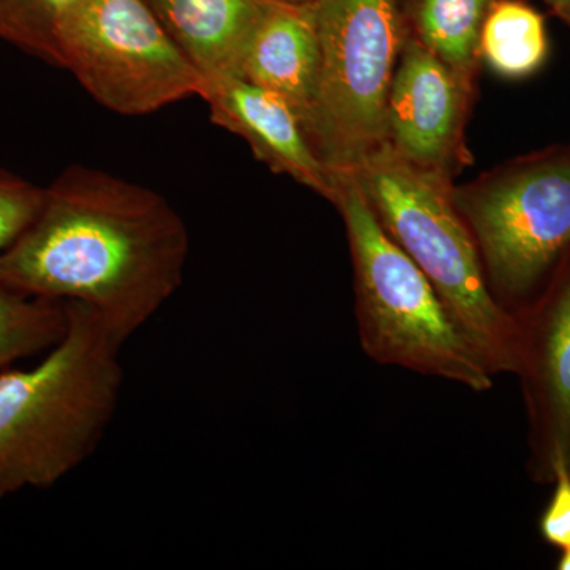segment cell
<instances>
[{
  "label": "cell",
  "instance_id": "2e32d148",
  "mask_svg": "<svg viewBox=\"0 0 570 570\" xmlns=\"http://www.w3.org/2000/svg\"><path fill=\"white\" fill-rule=\"evenodd\" d=\"M85 0H0V39L61 67L67 22Z\"/></svg>",
  "mask_w": 570,
  "mask_h": 570
},
{
  "label": "cell",
  "instance_id": "8992f818",
  "mask_svg": "<svg viewBox=\"0 0 570 570\" xmlns=\"http://www.w3.org/2000/svg\"><path fill=\"white\" fill-rule=\"evenodd\" d=\"M321 85L306 126L318 159L335 174L385 142V108L404 37L401 0H316Z\"/></svg>",
  "mask_w": 570,
  "mask_h": 570
},
{
  "label": "cell",
  "instance_id": "3957f363",
  "mask_svg": "<svg viewBox=\"0 0 570 570\" xmlns=\"http://www.w3.org/2000/svg\"><path fill=\"white\" fill-rule=\"evenodd\" d=\"M390 238L436 288L493 376L519 367V322L491 294L453 179L407 163L382 142L351 171Z\"/></svg>",
  "mask_w": 570,
  "mask_h": 570
},
{
  "label": "cell",
  "instance_id": "44dd1931",
  "mask_svg": "<svg viewBox=\"0 0 570 570\" xmlns=\"http://www.w3.org/2000/svg\"><path fill=\"white\" fill-rule=\"evenodd\" d=\"M281 2L294 3V6H311L316 0H281Z\"/></svg>",
  "mask_w": 570,
  "mask_h": 570
},
{
  "label": "cell",
  "instance_id": "8fae6325",
  "mask_svg": "<svg viewBox=\"0 0 570 570\" xmlns=\"http://www.w3.org/2000/svg\"><path fill=\"white\" fill-rule=\"evenodd\" d=\"M321 67L313 7L269 0L247 41L242 77L287 100L306 132L316 107Z\"/></svg>",
  "mask_w": 570,
  "mask_h": 570
},
{
  "label": "cell",
  "instance_id": "6da1fadb",
  "mask_svg": "<svg viewBox=\"0 0 570 570\" xmlns=\"http://www.w3.org/2000/svg\"><path fill=\"white\" fill-rule=\"evenodd\" d=\"M187 225L167 198L96 170H63L31 224L0 253V283L96 311L129 340L181 287Z\"/></svg>",
  "mask_w": 570,
  "mask_h": 570
},
{
  "label": "cell",
  "instance_id": "e0dca14e",
  "mask_svg": "<svg viewBox=\"0 0 570 570\" xmlns=\"http://www.w3.org/2000/svg\"><path fill=\"white\" fill-rule=\"evenodd\" d=\"M43 200V187L0 168V253L31 224Z\"/></svg>",
  "mask_w": 570,
  "mask_h": 570
},
{
  "label": "cell",
  "instance_id": "ffe728a7",
  "mask_svg": "<svg viewBox=\"0 0 570 570\" xmlns=\"http://www.w3.org/2000/svg\"><path fill=\"white\" fill-rule=\"evenodd\" d=\"M557 569L570 570V549L561 550V557L557 562Z\"/></svg>",
  "mask_w": 570,
  "mask_h": 570
},
{
  "label": "cell",
  "instance_id": "7c38bea8",
  "mask_svg": "<svg viewBox=\"0 0 570 570\" xmlns=\"http://www.w3.org/2000/svg\"><path fill=\"white\" fill-rule=\"evenodd\" d=\"M206 80L242 77L247 41L269 0H146Z\"/></svg>",
  "mask_w": 570,
  "mask_h": 570
},
{
  "label": "cell",
  "instance_id": "ba28073f",
  "mask_svg": "<svg viewBox=\"0 0 570 570\" xmlns=\"http://www.w3.org/2000/svg\"><path fill=\"white\" fill-rule=\"evenodd\" d=\"M515 317V374L527 409L528 471L535 482L551 483L558 461L570 472V247Z\"/></svg>",
  "mask_w": 570,
  "mask_h": 570
},
{
  "label": "cell",
  "instance_id": "5bb4252c",
  "mask_svg": "<svg viewBox=\"0 0 570 570\" xmlns=\"http://www.w3.org/2000/svg\"><path fill=\"white\" fill-rule=\"evenodd\" d=\"M493 0H401L406 31L469 81L478 80L479 37Z\"/></svg>",
  "mask_w": 570,
  "mask_h": 570
},
{
  "label": "cell",
  "instance_id": "7a4b0ae2",
  "mask_svg": "<svg viewBox=\"0 0 570 570\" xmlns=\"http://www.w3.org/2000/svg\"><path fill=\"white\" fill-rule=\"evenodd\" d=\"M66 307V333L39 365L0 371V498L61 482L115 417L127 341L96 311Z\"/></svg>",
  "mask_w": 570,
  "mask_h": 570
},
{
  "label": "cell",
  "instance_id": "d6986e66",
  "mask_svg": "<svg viewBox=\"0 0 570 570\" xmlns=\"http://www.w3.org/2000/svg\"><path fill=\"white\" fill-rule=\"evenodd\" d=\"M543 3L570 29V0H543Z\"/></svg>",
  "mask_w": 570,
  "mask_h": 570
},
{
  "label": "cell",
  "instance_id": "9a60e30c",
  "mask_svg": "<svg viewBox=\"0 0 570 570\" xmlns=\"http://www.w3.org/2000/svg\"><path fill=\"white\" fill-rule=\"evenodd\" d=\"M66 328V303L21 294L0 283V371L50 351Z\"/></svg>",
  "mask_w": 570,
  "mask_h": 570
},
{
  "label": "cell",
  "instance_id": "4fadbf2b",
  "mask_svg": "<svg viewBox=\"0 0 570 570\" xmlns=\"http://www.w3.org/2000/svg\"><path fill=\"white\" fill-rule=\"evenodd\" d=\"M479 55L499 77H532L549 61L546 14L528 0H493L480 29Z\"/></svg>",
  "mask_w": 570,
  "mask_h": 570
},
{
  "label": "cell",
  "instance_id": "30bf717a",
  "mask_svg": "<svg viewBox=\"0 0 570 570\" xmlns=\"http://www.w3.org/2000/svg\"><path fill=\"white\" fill-rule=\"evenodd\" d=\"M202 99L212 121L242 137L261 163L333 202L336 176L318 159L287 100L243 77L206 80Z\"/></svg>",
  "mask_w": 570,
  "mask_h": 570
},
{
  "label": "cell",
  "instance_id": "5b68a950",
  "mask_svg": "<svg viewBox=\"0 0 570 570\" xmlns=\"http://www.w3.org/2000/svg\"><path fill=\"white\" fill-rule=\"evenodd\" d=\"M453 202L478 246L491 294L515 316L570 247V145L515 157L453 186Z\"/></svg>",
  "mask_w": 570,
  "mask_h": 570
},
{
  "label": "cell",
  "instance_id": "9c48e42d",
  "mask_svg": "<svg viewBox=\"0 0 570 570\" xmlns=\"http://www.w3.org/2000/svg\"><path fill=\"white\" fill-rule=\"evenodd\" d=\"M475 82L406 31L385 108V141L407 163L459 175L472 164L466 146Z\"/></svg>",
  "mask_w": 570,
  "mask_h": 570
},
{
  "label": "cell",
  "instance_id": "ac0fdd59",
  "mask_svg": "<svg viewBox=\"0 0 570 570\" xmlns=\"http://www.w3.org/2000/svg\"><path fill=\"white\" fill-rule=\"evenodd\" d=\"M551 483L554 490L540 517L539 532L554 549H570V472L561 461L553 466Z\"/></svg>",
  "mask_w": 570,
  "mask_h": 570
},
{
  "label": "cell",
  "instance_id": "277c9868",
  "mask_svg": "<svg viewBox=\"0 0 570 570\" xmlns=\"http://www.w3.org/2000/svg\"><path fill=\"white\" fill-rule=\"evenodd\" d=\"M332 204L346 225L360 344L381 365L445 379L475 393L493 374L425 273L390 238L351 171L335 174Z\"/></svg>",
  "mask_w": 570,
  "mask_h": 570
},
{
  "label": "cell",
  "instance_id": "52a82bcc",
  "mask_svg": "<svg viewBox=\"0 0 570 570\" xmlns=\"http://www.w3.org/2000/svg\"><path fill=\"white\" fill-rule=\"evenodd\" d=\"M61 67L122 116L149 115L205 89L146 0H85L63 29Z\"/></svg>",
  "mask_w": 570,
  "mask_h": 570
}]
</instances>
